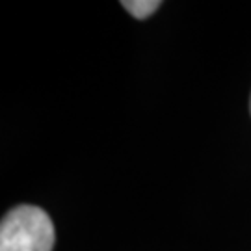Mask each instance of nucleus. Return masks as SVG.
<instances>
[{"label":"nucleus","instance_id":"f257e3e1","mask_svg":"<svg viewBox=\"0 0 251 251\" xmlns=\"http://www.w3.org/2000/svg\"><path fill=\"white\" fill-rule=\"evenodd\" d=\"M54 225L43 208L19 205L0 225V251H52Z\"/></svg>","mask_w":251,"mask_h":251},{"label":"nucleus","instance_id":"7ed1b4c3","mask_svg":"<svg viewBox=\"0 0 251 251\" xmlns=\"http://www.w3.org/2000/svg\"><path fill=\"white\" fill-rule=\"evenodd\" d=\"M250 112H251V100H250Z\"/></svg>","mask_w":251,"mask_h":251},{"label":"nucleus","instance_id":"f03ea898","mask_svg":"<svg viewBox=\"0 0 251 251\" xmlns=\"http://www.w3.org/2000/svg\"><path fill=\"white\" fill-rule=\"evenodd\" d=\"M121 6L136 19H147L162 6L160 0H128L121 2Z\"/></svg>","mask_w":251,"mask_h":251}]
</instances>
